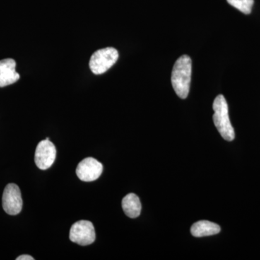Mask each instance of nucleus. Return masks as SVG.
Masks as SVG:
<instances>
[{
	"instance_id": "nucleus-1",
	"label": "nucleus",
	"mask_w": 260,
	"mask_h": 260,
	"mask_svg": "<svg viewBox=\"0 0 260 260\" xmlns=\"http://www.w3.org/2000/svg\"><path fill=\"white\" fill-rule=\"evenodd\" d=\"M191 76V58L187 55H182L176 61L172 73L173 88L181 99H186L189 95Z\"/></svg>"
},
{
	"instance_id": "nucleus-2",
	"label": "nucleus",
	"mask_w": 260,
	"mask_h": 260,
	"mask_svg": "<svg viewBox=\"0 0 260 260\" xmlns=\"http://www.w3.org/2000/svg\"><path fill=\"white\" fill-rule=\"evenodd\" d=\"M213 121L222 138L227 141L235 138V132L231 123L229 115V106L223 95H219L214 100Z\"/></svg>"
},
{
	"instance_id": "nucleus-3",
	"label": "nucleus",
	"mask_w": 260,
	"mask_h": 260,
	"mask_svg": "<svg viewBox=\"0 0 260 260\" xmlns=\"http://www.w3.org/2000/svg\"><path fill=\"white\" fill-rule=\"evenodd\" d=\"M119 58V53L113 47L104 48L93 53L90 58L89 66L94 74L101 75L115 64Z\"/></svg>"
},
{
	"instance_id": "nucleus-4",
	"label": "nucleus",
	"mask_w": 260,
	"mask_h": 260,
	"mask_svg": "<svg viewBox=\"0 0 260 260\" xmlns=\"http://www.w3.org/2000/svg\"><path fill=\"white\" fill-rule=\"evenodd\" d=\"M70 239L80 246H88L95 240V232L93 223L88 220H80L72 225Z\"/></svg>"
},
{
	"instance_id": "nucleus-5",
	"label": "nucleus",
	"mask_w": 260,
	"mask_h": 260,
	"mask_svg": "<svg viewBox=\"0 0 260 260\" xmlns=\"http://www.w3.org/2000/svg\"><path fill=\"white\" fill-rule=\"evenodd\" d=\"M3 209L8 215H16L23 208V200L20 188L15 184H9L5 188L3 195Z\"/></svg>"
},
{
	"instance_id": "nucleus-6",
	"label": "nucleus",
	"mask_w": 260,
	"mask_h": 260,
	"mask_svg": "<svg viewBox=\"0 0 260 260\" xmlns=\"http://www.w3.org/2000/svg\"><path fill=\"white\" fill-rule=\"evenodd\" d=\"M56 150L49 140H44L38 144L35 153V162L41 170H47L54 164Z\"/></svg>"
},
{
	"instance_id": "nucleus-7",
	"label": "nucleus",
	"mask_w": 260,
	"mask_h": 260,
	"mask_svg": "<svg viewBox=\"0 0 260 260\" xmlns=\"http://www.w3.org/2000/svg\"><path fill=\"white\" fill-rule=\"evenodd\" d=\"M102 162L98 161L93 158L83 159L78 164L76 169V174L80 180L90 182L96 180L102 175L103 172Z\"/></svg>"
},
{
	"instance_id": "nucleus-8",
	"label": "nucleus",
	"mask_w": 260,
	"mask_h": 260,
	"mask_svg": "<svg viewBox=\"0 0 260 260\" xmlns=\"http://www.w3.org/2000/svg\"><path fill=\"white\" fill-rule=\"evenodd\" d=\"M16 62L13 59L0 60V88L16 83L20 79V75L15 70Z\"/></svg>"
},
{
	"instance_id": "nucleus-9",
	"label": "nucleus",
	"mask_w": 260,
	"mask_h": 260,
	"mask_svg": "<svg viewBox=\"0 0 260 260\" xmlns=\"http://www.w3.org/2000/svg\"><path fill=\"white\" fill-rule=\"evenodd\" d=\"M190 232L194 237H209L218 234L220 232V227L218 224L208 220H200L193 224Z\"/></svg>"
},
{
	"instance_id": "nucleus-10",
	"label": "nucleus",
	"mask_w": 260,
	"mask_h": 260,
	"mask_svg": "<svg viewBox=\"0 0 260 260\" xmlns=\"http://www.w3.org/2000/svg\"><path fill=\"white\" fill-rule=\"evenodd\" d=\"M123 210L126 216L136 218L141 213L142 205L139 198L134 193H130L123 198L121 202Z\"/></svg>"
},
{
	"instance_id": "nucleus-11",
	"label": "nucleus",
	"mask_w": 260,
	"mask_h": 260,
	"mask_svg": "<svg viewBox=\"0 0 260 260\" xmlns=\"http://www.w3.org/2000/svg\"><path fill=\"white\" fill-rule=\"evenodd\" d=\"M232 6L240 10L244 14H250L254 0H227Z\"/></svg>"
},
{
	"instance_id": "nucleus-12",
	"label": "nucleus",
	"mask_w": 260,
	"mask_h": 260,
	"mask_svg": "<svg viewBox=\"0 0 260 260\" xmlns=\"http://www.w3.org/2000/svg\"><path fill=\"white\" fill-rule=\"evenodd\" d=\"M17 260H34V257L28 255V254H23V255L19 256L18 257L16 258Z\"/></svg>"
}]
</instances>
